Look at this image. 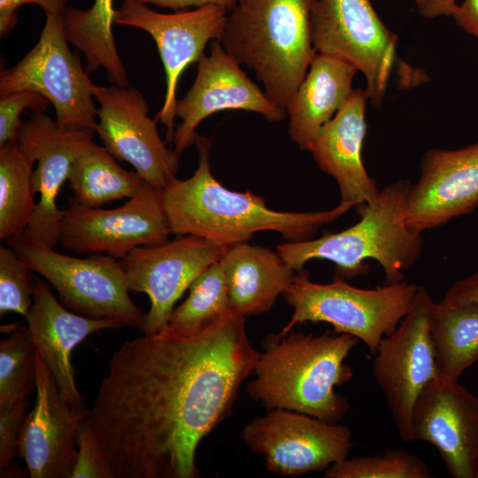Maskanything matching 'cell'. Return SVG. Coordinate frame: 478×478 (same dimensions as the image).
<instances>
[{
    "label": "cell",
    "mask_w": 478,
    "mask_h": 478,
    "mask_svg": "<svg viewBox=\"0 0 478 478\" xmlns=\"http://www.w3.org/2000/svg\"><path fill=\"white\" fill-rule=\"evenodd\" d=\"M259 355L231 309L191 334L124 343L86 418L113 478L198 477V444L230 414Z\"/></svg>",
    "instance_id": "6da1fadb"
},
{
    "label": "cell",
    "mask_w": 478,
    "mask_h": 478,
    "mask_svg": "<svg viewBox=\"0 0 478 478\" xmlns=\"http://www.w3.org/2000/svg\"><path fill=\"white\" fill-rule=\"evenodd\" d=\"M194 144L199 154L194 174L186 180L174 176L162 190L171 233L175 235H195L226 248L246 243L262 231L303 241L312 239L320 227L352 207L340 203L324 211L272 210L263 197L250 191H232L213 177L208 138L198 135Z\"/></svg>",
    "instance_id": "7a4b0ae2"
},
{
    "label": "cell",
    "mask_w": 478,
    "mask_h": 478,
    "mask_svg": "<svg viewBox=\"0 0 478 478\" xmlns=\"http://www.w3.org/2000/svg\"><path fill=\"white\" fill-rule=\"evenodd\" d=\"M358 339L329 331L315 335L289 332L271 335L256 363L249 396L266 409H283L308 414L328 423L346 415L348 400L335 391L353 376L344 363Z\"/></svg>",
    "instance_id": "3957f363"
},
{
    "label": "cell",
    "mask_w": 478,
    "mask_h": 478,
    "mask_svg": "<svg viewBox=\"0 0 478 478\" xmlns=\"http://www.w3.org/2000/svg\"><path fill=\"white\" fill-rule=\"evenodd\" d=\"M316 0H237L220 42L251 69L269 99L288 108L317 54L310 34Z\"/></svg>",
    "instance_id": "277c9868"
},
{
    "label": "cell",
    "mask_w": 478,
    "mask_h": 478,
    "mask_svg": "<svg viewBox=\"0 0 478 478\" xmlns=\"http://www.w3.org/2000/svg\"><path fill=\"white\" fill-rule=\"evenodd\" d=\"M410 185L407 181L388 184L372 201L358 205L360 220L353 226L317 239L281 243L278 253L295 272L312 259L332 261L342 278L361 274L364 261L374 259L384 270L385 284L403 281L404 272L416 263L424 247L421 234L405 222Z\"/></svg>",
    "instance_id": "5b68a950"
},
{
    "label": "cell",
    "mask_w": 478,
    "mask_h": 478,
    "mask_svg": "<svg viewBox=\"0 0 478 478\" xmlns=\"http://www.w3.org/2000/svg\"><path fill=\"white\" fill-rule=\"evenodd\" d=\"M418 289L417 284L405 281L361 289L338 275L332 282L321 284L301 270L283 293L293 308L291 318L274 335L282 337L299 323L327 322L335 333L355 336L374 354L382 339L392 333L409 312Z\"/></svg>",
    "instance_id": "8992f818"
},
{
    "label": "cell",
    "mask_w": 478,
    "mask_h": 478,
    "mask_svg": "<svg viewBox=\"0 0 478 478\" xmlns=\"http://www.w3.org/2000/svg\"><path fill=\"white\" fill-rule=\"evenodd\" d=\"M7 244L42 276L68 310L91 319H110L142 328L145 314L131 299L120 261L104 253L85 258L59 253L31 239L27 229Z\"/></svg>",
    "instance_id": "52a82bcc"
},
{
    "label": "cell",
    "mask_w": 478,
    "mask_h": 478,
    "mask_svg": "<svg viewBox=\"0 0 478 478\" xmlns=\"http://www.w3.org/2000/svg\"><path fill=\"white\" fill-rule=\"evenodd\" d=\"M62 16L46 15L37 43L13 66L0 73V96L34 91L54 106L62 128L95 132L99 88L68 45Z\"/></svg>",
    "instance_id": "ba28073f"
},
{
    "label": "cell",
    "mask_w": 478,
    "mask_h": 478,
    "mask_svg": "<svg viewBox=\"0 0 478 478\" xmlns=\"http://www.w3.org/2000/svg\"><path fill=\"white\" fill-rule=\"evenodd\" d=\"M436 303L419 286L412 305L392 333L380 342L372 373L384 395L401 439L412 441V420L416 400L428 382L438 376L432 329Z\"/></svg>",
    "instance_id": "9c48e42d"
},
{
    "label": "cell",
    "mask_w": 478,
    "mask_h": 478,
    "mask_svg": "<svg viewBox=\"0 0 478 478\" xmlns=\"http://www.w3.org/2000/svg\"><path fill=\"white\" fill-rule=\"evenodd\" d=\"M310 34L317 53L346 62L364 74L367 98L379 106L395 62L397 36L382 21L371 0H316Z\"/></svg>",
    "instance_id": "30bf717a"
},
{
    "label": "cell",
    "mask_w": 478,
    "mask_h": 478,
    "mask_svg": "<svg viewBox=\"0 0 478 478\" xmlns=\"http://www.w3.org/2000/svg\"><path fill=\"white\" fill-rule=\"evenodd\" d=\"M171 234L162 190L145 181L135 197L113 209L85 207L70 198L58 243L79 254L105 253L121 259L138 246L166 243Z\"/></svg>",
    "instance_id": "8fae6325"
},
{
    "label": "cell",
    "mask_w": 478,
    "mask_h": 478,
    "mask_svg": "<svg viewBox=\"0 0 478 478\" xmlns=\"http://www.w3.org/2000/svg\"><path fill=\"white\" fill-rule=\"evenodd\" d=\"M241 436L267 470L281 476L327 470L346 459L352 447L348 427L283 409L253 419Z\"/></svg>",
    "instance_id": "7c38bea8"
},
{
    "label": "cell",
    "mask_w": 478,
    "mask_h": 478,
    "mask_svg": "<svg viewBox=\"0 0 478 478\" xmlns=\"http://www.w3.org/2000/svg\"><path fill=\"white\" fill-rule=\"evenodd\" d=\"M227 13V9L218 5L163 13L136 0H124L115 11V23L147 32L157 44L165 70L166 94L155 120L166 128V143L173 141L176 129L179 79L190 64L199 61L209 42L220 40Z\"/></svg>",
    "instance_id": "4fadbf2b"
},
{
    "label": "cell",
    "mask_w": 478,
    "mask_h": 478,
    "mask_svg": "<svg viewBox=\"0 0 478 478\" xmlns=\"http://www.w3.org/2000/svg\"><path fill=\"white\" fill-rule=\"evenodd\" d=\"M227 248L195 235L154 246H138L120 259L130 290L148 295L143 334L163 329L175 303L195 279L220 260Z\"/></svg>",
    "instance_id": "5bb4252c"
},
{
    "label": "cell",
    "mask_w": 478,
    "mask_h": 478,
    "mask_svg": "<svg viewBox=\"0 0 478 478\" xmlns=\"http://www.w3.org/2000/svg\"><path fill=\"white\" fill-rule=\"evenodd\" d=\"M95 133L117 159L129 163L151 187L163 190L179 168L175 150L166 146L149 115L144 96L135 87L98 88Z\"/></svg>",
    "instance_id": "9a60e30c"
},
{
    "label": "cell",
    "mask_w": 478,
    "mask_h": 478,
    "mask_svg": "<svg viewBox=\"0 0 478 478\" xmlns=\"http://www.w3.org/2000/svg\"><path fill=\"white\" fill-rule=\"evenodd\" d=\"M197 63L192 86L176 104L175 115L181 121L176 127L173 142L178 154L195 143L198 125L214 112L249 111L271 122L285 118L286 111L273 103L248 77L219 40L211 42L210 54H204Z\"/></svg>",
    "instance_id": "2e32d148"
},
{
    "label": "cell",
    "mask_w": 478,
    "mask_h": 478,
    "mask_svg": "<svg viewBox=\"0 0 478 478\" xmlns=\"http://www.w3.org/2000/svg\"><path fill=\"white\" fill-rule=\"evenodd\" d=\"M95 134L90 129L62 128L44 112H34L23 121L16 140L37 162L33 181L40 199L27 228L35 243L50 248L58 243L63 210L57 205V197L73 162L88 148Z\"/></svg>",
    "instance_id": "e0dca14e"
},
{
    "label": "cell",
    "mask_w": 478,
    "mask_h": 478,
    "mask_svg": "<svg viewBox=\"0 0 478 478\" xmlns=\"http://www.w3.org/2000/svg\"><path fill=\"white\" fill-rule=\"evenodd\" d=\"M412 434L437 449L452 478H475L478 397L459 381L437 376L427 384L413 408Z\"/></svg>",
    "instance_id": "ac0fdd59"
},
{
    "label": "cell",
    "mask_w": 478,
    "mask_h": 478,
    "mask_svg": "<svg viewBox=\"0 0 478 478\" xmlns=\"http://www.w3.org/2000/svg\"><path fill=\"white\" fill-rule=\"evenodd\" d=\"M478 206V141L457 150L431 149L411 184L405 222L422 234L473 212Z\"/></svg>",
    "instance_id": "d6986e66"
},
{
    "label": "cell",
    "mask_w": 478,
    "mask_h": 478,
    "mask_svg": "<svg viewBox=\"0 0 478 478\" xmlns=\"http://www.w3.org/2000/svg\"><path fill=\"white\" fill-rule=\"evenodd\" d=\"M35 392L22 429L19 456L32 478H70L78 455L79 431L89 412L71 408L37 351Z\"/></svg>",
    "instance_id": "ffe728a7"
},
{
    "label": "cell",
    "mask_w": 478,
    "mask_h": 478,
    "mask_svg": "<svg viewBox=\"0 0 478 478\" xmlns=\"http://www.w3.org/2000/svg\"><path fill=\"white\" fill-rule=\"evenodd\" d=\"M26 320L35 350L51 371L68 405L76 412H89L75 384L72 351L93 333L124 327L122 323L91 319L68 310L42 279L35 281L33 305Z\"/></svg>",
    "instance_id": "44dd1931"
},
{
    "label": "cell",
    "mask_w": 478,
    "mask_h": 478,
    "mask_svg": "<svg viewBox=\"0 0 478 478\" xmlns=\"http://www.w3.org/2000/svg\"><path fill=\"white\" fill-rule=\"evenodd\" d=\"M366 99L365 89H354L345 105L319 132L309 150L318 167L337 182L340 203L351 206L372 201L380 191L362 160Z\"/></svg>",
    "instance_id": "7402d4cb"
},
{
    "label": "cell",
    "mask_w": 478,
    "mask_h": 478,
    "mask_svg": "<svg viewBox=\"0 0 478 478\" xmlns=\"http://www.w3.org/2000/svg\"><path fill=\"white\" fill-rule=\"evenodd\" d=\"M357 70L346 62L317 53L286 109L290 139L304 150L345 105Z\"/></svg>",
    "instance_id": "603a6c76"
},
{
    "label": "cell",
    "mask_w": 478,
    "mask_h": 478,
    "mask_svg": "<svg viewBox=\"0 0 478 478\" xmlns=\"http://www.w3.org/2000/svg\"><path fill=\"white\" fill-rule=\"evenodd\" d=\"M220 262L230 309L243 317L268 312L295 276L278 251L246 243L228 247Z\"/></svg>",
    "instance_id": "cb8c5ba5"
},
{
    "label": "cell",
    "mask_w": 478,
    "mask_h": 478,
    "mask_svg": "<svg viewBox=\"0 0 478 478\" xmlns=\"http://www.w3.org/2000/svg\"><path fill=\"white\" fill-rule=\"evenodd\" d=\"M67 181L73 198L89 208L132 198L145 182L135 171L122 168L104 146L93 141L73 162Z\"/></svg>",
    "instance_id": "d4e9b609"
},
{
    "label": "cell",
    "mask_w": 478,
    "mask_h": 478,
    "mask_svg": "<svg viewBox=\"0 0 478 478\" xmlns=\"http://www.w3.org/2000/svg\"><path fill=\"white\" fill-rule=\"evenodd\" d=\"M113 0H94L86 10L67 7L62 15L67 41L86 58L89 73L103 67L109 78H118L125 71L114 42Z\"/></svg>",
    "instance_id": "484cf974"
},
{
    "label": "cell",
    "mask_w": 478,
    "mask_h": 478,
    "mask_svg": "<svg viewBox=\"0 0 478 478\" xmlns=\"http://www.w3.org/2000/svg\"><path fill=\"white\" fill-rule=\"evenodd\" d=\"M432 338L438 376L459 381L478 362V305L446 307L437 303Z\"/></svg>",
    "instance_id": "4316f807"
},
{
    "label": "cell",
    "mask_w": 478,
    "mask_h": 478,
    "mask_svg": "<svg viewBox=\"0 0 478 478\" xmlns=\"http://www.w3.org/2000/svg\"><path fill=\"white\" fill-rule=\"evenodd\" d=\"M35 161L17 140L0 145V238L24 232L36 208L34 181Z\"/></svg>",
    "instance_id": "83f0119b"
},
{
    "label": "cell",
    "mask_w": 478,
    "mask_h": 478,
    "mask_svg": "<svg viewBox=\"0 0 478 478\" xmlns=\"http://www.w3.org/2000/svg\"><path fill=\"white\" fill-rule=\"evenodd\" d=\"M189 290L186 300L173 308L164 330L191 334L230 309L227 284L220 260L197 276Z\"/></svg>",
    "instance_id": "f1b7e54d"
},
{
    "label": "cell",
    "mask_w": 478,
    "mask_h": 478,
    "mask_svg": "<svg viewBox=\"0 0 478 478\" xmlns=\"http://www.w3.org/2000/svg\"><path fill=\"white\" fill-rule=\"evenodd\" d=\"M36 389V350L28 328L19 326L0 343V406Z\"/></svg>",
    "instance_id": "f546056e"
},
{
    "label": "cell",
    "mask_w": 478,
    "mask_h": 478,
    "mask_svg": "<svg viewBox=\"0 0 478 478\" xmlns=\"http://www.w3.org/2000/svg\"><path fill=\"white\" fill-rule=\"evenodd\" d=\"M326 478H429L421 459L405 450H388L381 456L343 459L328 467Z\"/></svg>",
    "instance_id": "4dcf8cb0"
},
{
    "label": "cell",
    "mask_w": 478,
    "mask_h": 478,
    "mask_svg": "<svg viewBox=\"0 0 478 478\" xmlns=\"http://www.w3.org/2000/svg\"><path fill=\"white\" fill-rule=\"evenodd\" d=\"M30 269L11 248L0 246V315L13 312L27 317L35 282Z\"/></svg>",
    "instance_id": "1f68e13d"
},
{
    "label": "cell",
    "mask_w": 478,
    "mask_h": 478,
    "mask_svg": "<svg viewBox=\"0 0 478 478\" xmlns=\"http://www.w3.org/2000/svg\"><path fill=\"white\" fill-rule=\"evenodd\" d=\"M50 102L34 91H18L0 96V145L16 140L23 123L20 114L26 110L43 112Z\"/></svg>",
    "instance_id": "d6a6232c"
},
{
    "label": "cell",
    "mask_w": 478,
    "mask_h": 478,
    "mask_svg": "<svg viewBox=\"0 0 478 478\" xmlns=\"http://www.w3.org/2000/svg\"><path fill=\"white\" fill-rule=\"evenodd\" d=\"M29 397L0 406V469L13 464L19 456V442L27 417Z\"/></svg>",
    "instance_id": "836d02e7"
},
{
    "label": "cell",
    "mask_w": 478,
    "mask_h": 478,
    "mask_svg": "<svg viewBox=\"0 0 478 478\" xmlns=\"http://www.w3.org/2000/svg\"><path fill=\"white\" fill-rule=\"evenodd\" d=\"M86 418L79 431L78 455L70 478H113L110 465Z\"/></svg>",
    "instance_id": "e575fe53"
},
{
    "label": "cell",
    "mask_w": 478,
    "mask_h": 478,
    "mask_svg": "<svg viewBox=\"0 0 478 478\" xmlns=\"http://www.w3.org/2000/svg\"><path fill=\"white\" fill-rule=\"evenodd\" d=\"M28 4L40 6L46 15L62 16L67 0H0V35L4 36L16 25L18 9Z\"/></svg>",
    "instance_id": "d590c367"
},
{
    "label": "cell",
    "mask_w": 478,
    "mask_h": 478,
    "mask_svg": "<svg viewBox=\"0 0 478 478\" xmlns=\"http://www.w3.org/2000/svg\"><path fill=\"white\" fill-rule=\"evenodd\" d=\"M438 304L446 307L478 305V271L455 281Z\"/></svg>",
    "instance_id": "8d00e7d4"
},
{
    "label": "cell",
    "mask_w": 478,
    "mask_h": 478,
    "mask_svg": "<svg viewBox=\"0 0 478 478\" xmlns=\"http://www.w3.org/2000/svg\"><path fill=\"white\" fill-rule=\"evenodd\" d=\"M145 4H153L162 8H170L175 11L189 7H203L205 5H218L228 11L235 6L237 0H136Z\"/></svg>",
    "instance_id": "74e56055"
},
{
    "label": "cell",
    "mask_w": 478,
    "mask_h": 478,
    "mask_svg": "<svg viewBox=\"0 0 478 478\" xmlns=\"http://www.w3.org/2000/svg\"><path fill=\"white\" fill-rule=\"evenodd\" d=\"M452 18L459 27L478 39V0H463Z\"/></svg>",
    "instance_id": "f35d334b"
},
{
    "label": "cell",
    "mask_w": 478,
    "mask_h": 478,
    "mask_svg": "<svg viewBox=\"0 0 478 478\" xmlns=\"http://www.w3.org/2000/svg\"><path fill=\"white\" fill-rule=\"evenodd\" d=\"M418 12L424 18L452 17L458 9L457 0H414Z\"/></svg>",
    "instance_id": "ab89813d"
},
{
    "label": "cell",
    "mask_w": 478,
    "mask_h": 478,
    "mask_svg": "<svg viewBox=\"0 0 478 478\" xmlns=\"http://www.w3.org/2000/svg\"><path fill=\"white\" fill-rule=\"evenodd\" d=\"M475 478H478V470L476 472Z\"/></svg>",
    "instance_id": "60d3db41"
}]
</instances>
